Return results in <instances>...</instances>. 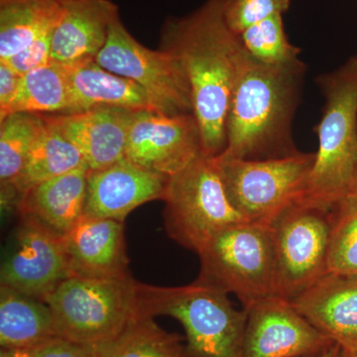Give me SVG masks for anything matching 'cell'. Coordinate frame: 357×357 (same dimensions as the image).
<instances>
[{"label":"cell","instance_id":"cell-22","mask_svg":"<svg viewBox=\"0 0 357 357\" xmlns=\"http://www.w3.org/2000/svg\"><path fill=\"white\" fill-rule=\"evenodd\" d=\"M62 10L63 4L55 0H0V60L53 29Z\"/></svg>","mask_w":357,"mask_h":357},{"label":"cell","instance_id":"cell-27","mask_svg":"<svg viewBox=\"0 0 357 357\" xmlns=\"http://www.w3.org/2000/svg\"><path fill=\"white\" fill-rule=\"evenodd\" d=\"M328 272L357 275V199H340L330 211Z\"/></svg>","mask_w":357,"mask_h":357},{"label":"cell","instance_id":"cell-19","mask_svg":"<svg viewBox=\"0 0 357 357\" xmlns=\"http://www.w3.org/2000/svg\"><path fill=\"white\" fill-rule=\"evenodd\" d=\"M60 65L69 86V114L100 107L153 112L144 89L131 79L105 70L96 60Z\"/></svg>","mask_w":357,"mask_h":357},{"label":"cell","instance_id":"cell-17","mask_svg":"<svg viewBox=\"0 0 357 357\" xmlns=\"http://www.w3.org/2000/svg\"><path fill=\"white\" fill-rule=\"evenodd\" d=\"M73 277L114 278L128 276L123 222L84 217L65 236Z\"/></svg>","mask_w":357,"mask_h":357},{"label":"cell","instance_id":"cell-37","mask_svg":"<svg viewBox=\"0 0 357 357\" xmlns=\"http://www.w3.org/2000/svg\"><path fill=\"white\" fill-rule=\"evenodd\" d=\"M351 357H357V352H356V354H354V356H351Z\"/></svg>","mask_w":357,"mask_h":357},{"label":"cell","instance_id":"cell-18","mask_svg":"<svg viewBox=\"0 0 357 357\" xmlns=\"http://www.w3.org/2000/svg\"><path fill=\"white\" fill-rule=\"evenodd\" d=\"M119 17V7L112 0H72L63 4L52 35V61L72 64L96 60Z\"/></svg>","mask_w":357,"mask_h":357},{"label":"cell","instance_id":"cell-24","mask_svg":"<svg viewBox=\"0 0 357 357\" xmlns=\"http://www.w3.org/2000/svg\"><path fill=\"white\" fill-rule=\"evenodd\" d=\"M185 338L167 332L153 317L134 318L119 335L96 344L98 357H185Z\"/></svg>","mask_w":357,"mask_h":357},{"label":"cell","instance_id":"cell-30","mask_svg":"<svg viewBox=\"0 0 357 357\" xmlns=\"http://www.w3.org/2000/svg\"><path fill=\"white\" fill-rule=\"evenodd\" d=\"M54 28L44 33L20 53L15 54L13 57L6 59V60H0V62L6 63L21 76L33 70L51 64L53 63L52 61V35H53Z\"/></svg>","mask_w":357,"mask_h":357},{"label":"cell","instance_id":"cell-11","mask_svg":"<svg viewBox=\"0 0 357 357\" xmlns=\"http://www.w3.org/2000/svg\"><path fill=\"white\" fill-rule=\"evenodd\" d=\"M70 277L65 236L33 218L20 215L2 259L1 286L46 302Z\"/></svg>","mask_w":357,"mask_h":357},{"label":"cell","instance_id":"cell-25","mask_svg":"<svg viewBox=\"0 0 357 357\" xmlns=\"http://www.w3.org/2000/svg\"><path fill=\"white\" fill-rule=\"evenodd\" d=\"M14 112L69 114L70 91L62 66L53 62L23 75L15 98L0 112V119Z\"/></svg>","mask_w":357,"mask_h":357},{"label":"cell","instance_id":"cell-31","mask_svg":"<svg viewBox=\"0 0 357 357\" xmlns=\"http://www.w3.org/2000/svg\"><path fill=\"white\" fill-rule=\"evenodd\" d=\"M35 357H98L95 345L54 337L33 349Z\"/></svg>","mask_w":357,"mask_h":357},{"label":"cell","instance_id":"cell-5","mask_svg":"<svg viewBox=\"0 0 357 357\" xmlns=\"http://www.w3.org/2000/svg\"><path fill=\"white\" fill-rule=\"evenodd\" d=\"M138 285L131 274L67 279L46 299L56 335L91 345L114 337L141 314Z\"/></svg>","mask_w":357,"mask_h":357},{"label":"cell","instance_id":"cell-32","mask_svg":"<svg viewBox=\"0 0 357 357\" xmlns=\"http://www.w3.org/2000/svg\"><path fill=\"white\" fill-rule=\"evenodd\" d=\"M22 76L6 63L0 62V112H4L15 98Z\"/></svg>","mask_w":357,"mask_h":357},{"label":"cell","instance_id":"cell-6","mask_svg":"<svg viewBox=\"0 0 357 357\" xmlns=\"http://www.w3.org/2000/svg\"><path fill=\"white\" fill-rule=\"evenodd\" d=\"M198 255L199 282L234 294L243 307L277 296L276 259L271 227L243 222L211 238Z\"/></svg>","mask_w":357,"mask_h":357},{"label":"cell","instance_id":"cell-3","mask_svg":"<svg viewBox=\"0 0 357 357\" xmlns=\"http://www.w3.org/2000/svg\"><path fill=\"white\" fill-rule=\"evenodd\" d=\"M316 83L325 105L314 128L319 148L301 203L331 208L349 197L357 176V54Z\"/></svg>","mask_w":357,"mask_h":357},{"label":"cell","instance_id":"cell-26","mask_svg":"<svg viewBox=\"0 0 357 357\" xmlns=\"http://www.w3.org/2000/svg\"><path fill=\"white\" fill-rule=\"evenodd\" d=\"M44 126L43 115L14 112L0 119V182L13 185Z\"/></svg>","mask_w":357,"mask_h":357},{"label":"cell","instance_id":"cell-20","mask_svg":"<svg viewBox=\"0 0 357 357\" xmlns=\"http://www.w3.org/2000/svg\"><path fill=\"white\" fill-rule=\"evenodd\" d=\"M89 168L75 170L35 185L21 195L17 211L65 236L83 218Z\"/></svg>","mask_w":357,"mask_h":357},{"label":"cell","instance_id":"cell-12","mask_svg":"<svg viewBox=\"0 0 357 357\" xmlns=\"http://www.w3.org/2000/svg\"><path fill=\"white\" fill-rule=\"evenodd\" d=\"M203 155L194 114L168 116L143 110L134 114L124 158L151 172L172 177Z\"/></svg>","mask_w":357,"mask_h":357},{"label":"cell","instance_id":"cell-29","mask_svg":"<svg viewBox=\"0 0 357 357\" xmlns=\"http://www.w3.org/2000/svg\"><path fill=\"white\" fill-rule=\"evenodd\" d=\"M292 0H222V13L229 29L241 34L251 25L271 16L284 15Z\"/></svg>","mask_w":357,"mask_h":357},{"label":"cell","instance_id":"cell-21","mask_svg":"<svg viewBox=\"0 0 357 357\" xmlns=\"http://www.w3.org/2000/svg\"><path fill=\"white\" fill-rule=\"evenodd\" d=\"M54 337L53 314L46 302L0 286L1 349H34Z\"/></svg>","mask_w":357,"mask_h":357},{"label":"cell","instance_id":"cell-2","mask_svg":"<svg viewBox=\"0 0 357 357\" xmlns=\"http://www.w3.org/2000/svg\"><path fill=\"white\" fill-rule=\"evenodd\" d=\"M307 65L302 60L270 66L244 49L227 112L222 154L244 160L280 159L300 153L293 121Z\"/></svg>","mask_w":357,"mask_h":357},{"label":"cell","instance_id":"cell-4","mask_svg":"<svg viewBox=\"0 0 357 357\" xmlns=\"http://www.w3.org/2000/svg\"><path fill=\"white\" fill-rule=\"evenodd\" d=\"M142 316H168L185 331V357H243L246 312L229 295L196 280L177 287L140 283Z\"/></svg>","mask_w":357,"mask_h":357},{"label":"cell","instance_id":"cell-36","mask_svg":"<svg viewBox=\"0 0 357 357\" xmlns=\"http://www.w3.org/2000/svg\"><path fill=\"white\" fill-rule=\"evenodd\" d=\"M55 1L59 2V3L61 4H65L67 3V2L72 1V0H55Z\"/></svg>","mask_w":357,"mask_h":357},{"label":"cell","instance_id":"cell-35","mask_svg":"<svg viewBox=\"0 0 357 357\" xmlns=\"http://www.w3.org/2000/svg\"><path fill=\"white\" fill-rule=\"evenodd\" d=\"M349 197H352V198L357 199V176L356 181H354V187H352L351 195H349Z\"/></svg>","mask_w":357,"mask_h":357},{"label":"cell","instance_id":"cell-1","mask_svg":"<svg viewBox=\"0 0 357 357\" xmlns=\"http://www.w3.org/2000/svg\"><path fill=\"white\" fill-rule=\"evenodd\" d=\"M160 49L177 58L189 79L203 155L220 156L227 145V112L244 50L225 22L222 0H206L188 15L169 17Z\"/></svg>","mask_w":357,"mask_h":357},{"label":"cell","instance_id":"cell-23","mask_svg":"<svg viewBox=\"0 0 357 357\" xmlns=\"http://www.w3.org/2000/svg\"><path fill=\"white\" fill-rule=\"evenodd\" d=\"M84 166L88 165L79 149L44 119L43 128L13 187L21 196L35 185Z\"/></svg>","mask_w":357,"mask_h":357},{"label":"cell","instance_id":"cell-13","mask_svg":"<svg viewBox=\"0 0 357 357\" xmlns=\"http://www.w3.org/2000/svg\"><path fill=\"white\" fill-rule=\"evenodd\" d=\"M243 309L246 323L243 357L312 356L337 344L280 296L256 301Z\"/></svg>","mask_w":357,"mask_h":357},{"label":"cell","instance_id":"cell-10","mask_svg":"<svg viewBox=\"0 0 357 357\" xmlns=\"http://www.w3.org/2000/svg\"><path fill=\"white\" fill-rule=\"evenodd\" d=\"M330 211L299 203L270 225L276 259L277 296L293 299L328 273Z\"/></svg>","mask_w":357,"mask_h":357},{"label":"cell","instance_id":"cell-34","mask_svg":"<svg viewBox=\"0 0 357 357\" xmlns=\"http://www.w3.org/2000/svg\"><path fill=\"white\" fill-rule=\"evenodd\" d=\"M297 357H349L347 356V352L342 349V347L335 344L332 349L328 351L321 352V354H312V356H304Z\"/></svg>","mask_w":357,"mask_h":357},{"label":"cell","instance_id":"cell-15","mask_svg":"<svg viewBox=\"0 0 357 357\" xmlns=\"http://www.w3.org/2000/svg\"><path fill=\"white\" fill-rule=\"evenodd\" d=\"M302 316L340 345L349 357L357 352V275L328 272L293 299Z\"/></svg>","mask_w":357,"mask_h":357},{"label":"cell","instance_id":"cell-16","mask_svg":"<svg viewBox=\"0 0 357 357\" xmlns=\"http://www.w3.org/2000/svg\"><path fill=\"white\" fill-rule=\"evenodd\" d=\"M135 112L100 107L69 114L44 115L83 155L91 171H100L123 158Z\"/></svg>","mask_w":357,"mask_h":357},{"label":"cell","instance_id":"cell-9","mask_svg":"<svg viewBox=\"0 0 357 357\" xmlns=\"http://www.w3.org/2000/svg\"><path fill=\"white\" fill-rule=\"evenodd\" d=\"M96 62L144 89L153 112L168 116L194 114L191 86L177 58L163 49L151 50L139 43L121 18L112 23Z\"/></svg>","mask_w":357,"mask_h":357},{"label":"cell","instance_id":"cell-28","mask_svg":"<svg viewBox=\"0 0 357 357\" xmlns=\"http://www.w3.org/2000/svg\"><path fill=\"white\" fill-rule=\"evenodd\" d=\"M238 37L249 55L262 64L286 65L301 60V49L289 41L281 14L251 25Z\"/></svg>","mask_w":357,"mask_h":357},{"label":"cell","instance_id":"cell-14","mask_svg":"<svg viewBox=\"0 0 357 357\" xmlns=\"http://www.w3.org/2000/svg\"><path fill=\"white\" fill-rule=\"evenodd\" d=\"M168 181L124 157L102 170H89L84 215L123 222L138 206L163 201Z\"/></svg>","mask_w":357,"mask_h":357},{"label":"cell","instance_id":"cell-7","mask_svg":"<svg viewBox=\"0 0 357 357\" xmlns=\"http://www.w3.org/2000/svg\"><path fill=\"white\" fill-rule=\"evenodd\" d=\"M314 153L280 159L215 157L230 204L248 222L271 225L301 203L314 166Z\"/></svg>","mask_w":357,"mask_h":357},{"label":"cell","instance_id":"cell-33","mask_svg":"<svg viewBox=\"0 0 357 357\" xmlns=\"http://www.w3.org/2000/svg\"><path fill=\"white\" fill-rule=\"evenodd\" d=\"M0 357H35L33 349H1Z\"/></svg>","mask_w":357,"mask_h":357},{"label":"cell","instance_id":"cell-8","mask_svg":"<svg viewBox=\"0 0 357 357\" xmlns=\"http://www.w3.org/2000/svg\"><path fill=\"white\" fill-rule=\"evenodd\" d=\"M163 201L167 234L197 253L222 230L246 222L227 198L215 157L202 155L169 178Z\"/></svg>","mask_w":357,"mask_h":357}]
</instances>
